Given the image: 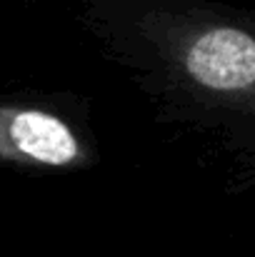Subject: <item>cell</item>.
I'll list each match as a JSON object with an SVG mask.
<instances>
[{
	"mask_svg": "<svg viewBox=\"0 0 255 257\" xmlns=\"http://www.w3.org/2000/svg\"><path fill=\"white\" fill-rule=\"evenodd\" d=\"M188 73L210 90H245L255 80V43L235 25L203 30L188 50Z\"/></svg>",
	"mask_w": 255,
	"mask_h": 257,
	"instance_id": "cell-1",
	"label": "cell"
},
{
	"mask_svg": "<svg viewBox=\"0 0 255 257\" xmlns=\"http://www.w3.org/2000/svg\"><path fill=\"white\" fill-rule=\"evenodd\" d=\"M8 138L18 153L45 165H68L80 153L65 122L38 110L15 112L8 125Z\"/></svg>",
	"mask_w": 255,
	"mask_h": 257,
	"instance_id": "cell-2",
	"label": "cell"
}]
</instances>
